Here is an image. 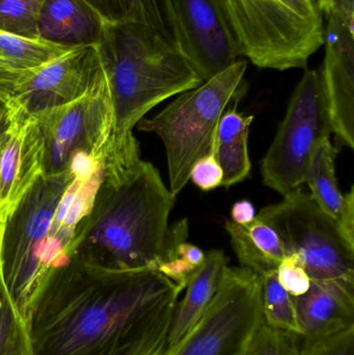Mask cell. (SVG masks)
Returning a JSON list of instances; mask_svg holds the SVG:
<instances>
[{"instance_id": "obj_1", "label": "cell", "mask_w": 354, "mask_h": 355, "mask_svg": "<svg viewBox=\"0 0 354 355\" xmlns=\"http://www.w3.org/2000/svg\"><path fill=\"white\" fill-rule=\"evenodd\" d=\"M182 292L159 271L109 270L71 257L31 311L33 355H162Z\"/></svg>"}, {"instance_id": "obj_2", "label": "cell", "mask_w": 354, "mask_h": 355, "mask_svg": "<svg viewBox=\"0 0 354 355\" xmlns=\"http://www.w3.org/2000/svg\"><path fill=\"white\" fill-rule=\"evenodd\" d=\"M175 202L151 162L104 168L91 211L77 227L70 258L109 270H159L188 237L187 219L168 225Z\"/></svg>"}, {"instance_id": "obj_3", "label": "cell", "mask_w": 354, "mask_h": 355, "mask_svg": "<svg viewBox=\"0 0 354 355\" xmlns=\"http://www.w3.org/2000/svg\"><path fill=\"white\" fill-rule=\"evenodd\" d=\"M96 48L114 108L105 170H123L141 160L133 135L139 121L168 98L204 83L178 46L139 23L105 22Z\"/></svg>"}, {"instance_id": "obj_4", "label": "cell", "mask_w": 354, "mask_h": 355, "mask_svg": "<svg viewBox=\"0 0 354 355\" xmlns=\"http://www.w3.org/2000/svg\"><path fill=\"white\" fill-rule=\"evenodd\" d=\"M74 175H42L0 221V270L10 302L26 321L55 269L50 232L58 202Z\"/></svg>"}, {"instance_id": "obj_5", "label": "cell", "mask_w": 354, "mask_h": 355, "mask_svg": "<svg viewBox=\"0 0 354 355\" xmlns=\"http://www.w3.org/2000/svg\"><path fill=\"white\" fill-rule=\"evenodd\" d=\"M247 62L237 60L200 87L179 94L152 119H141L137 129L156 133L166 147L170 190L180 193L195 162L214 151L218 122L230 103L245 93Z\"/></svg>"}, {"instance_id": "obj_6", "label": "cell", "mask_w": 354, "mask_h": 355, "mask_svg": "<svg viewBox=\"0 0 354 355\" xmlns=\"http://www.w3.org/2000/svg\"><path fill=\"white\" fill-rule=\"evenodd\" d=\"M240 50L262 69L305 68L324 44L317 0H222Z\"/></svg>"}, {"instance_id": "obj_7", "label": "cell", "mask_w": 354, "mask_h": 355, "mask_svg": "<svg viewBox=\"0 0 354 355\" xmlns=\"http://www.w3.org/2000/svg\"><path fill=\"white\" fill-rule=\"evenodd\" d=\"M256 217L276 230L287 254L299 256L312 282L354 288V245L311 193L299 188L280 202L264 207Z\"/></svg>"}, {"instance_id": "obj_8", "label": "cell", "mask_w": 354, "mask_h": 355, "mask_svg": "<svg viewBox=\"0 0 354 355\" xmlns=\"http://www.w3.org/2000/svg\"><path fill=\"white\" fill-rule=\"evenodd\" d=\"M262 277L245 267L224 268L201 320L162 355H242L263 321Z\"/></svg>"}, {"instance_id": "obj_9", "label": "cell", "mask_w": 354, "mask_h": 355, "mask_svg": "<svg viewBox=\"0 0 354 355\" xmlns=\"http://www.w3.org/2000/svg\"><path fill=\"white\" fill-rule=\"evenodd\" d=\"M332 133L319 71H307L293 92L286 116L262 159L264 185L283 196L301 188L316 146Z\"/></svg>"}, {"instance_id": "obj_10", "label": "cell", "mask_w": 354, "mask_h": 355, "mask_svg": "<svg viewBox=\"0 0 354 355\" xmlns=\"http://www.w3.org/2000/svg\"><path fill=\"white\" fill-rule=\"evenodd\" d=\"M35 116L43 139V175L67 172L76 157L105 164L114 128L106 77L76 101Z\"/></svg>"}, {"instance_id": "obj_11", "label": "cell", "mask_w": 354, "mask_h": 355, "mask_svg": "<svg viewBox=\"0 0 354 355\" xmlns=\"http://www.w3.org/2000/svg\"><path fill=\"white\" fill-rule=\"evenodd\" d=\"M181 50L203 83L239 60L240 50L215 0H170Z\"/></svg>"}, {"instance_id": "obj_12", "label": "cell", "mask_w": 354, "mask_h": 355, "mask_svg": "<svg viewBox=\"0 0 354 355\" xmlns=\"http://www.w3.org/2000/svg\"><path fill=\"white\" fill-rule=\"evenodd\" d=\"M104 77L96 46L71 49L27 75L10 101L37 114L76 101Z\"/></svg>"}, {"instance_id": "obj_13", "label": "cell", "mask_w": 354, "mask_h": 355, "mask_svg": "<svg viewBox=\"0 0 354 355\" xmlns=\"http://www.w3.org/2000/svg\"><path fill=\"white\" fill-rule=\"evenodd\" d=\"M43 154L35 114L6 102L0 121V221L43 175Z\"/></svg>"}, {"instance_id": "obj_14", "label": "cell", "mask_w": 354, "mask_h": 355, "mask_svg": "<svg viewBox=\"0 0 354 355\" xmlns=\"http://www.w3.org/2000/svg\"><path fill=\"white\" fill-rule=\"evenodd\" d=\"M301 337L317 339L354 327V288L332 282H312L294 297Z\"/></svg>"}, {"instance_id": "obj_15", "label": "cell", "mask_w": 354, "mask_h": 355, "mask_svg": "<svg viewBox=\"0 0 354 355\" xmlns=\"http://www.w3.org/2000/svg\"><path fill=\"white\" fill-rule=\"evenodd\" d=\"M104 25L85 0H44L37 20L39 41L68 50L96 46Z\"/></svg>"}, {"instance_id": "obj_16", "label": "cell", "mask_w": 354, "mask_h": 355, "mask_svg": "<svg viewBox=\"0 0 354 355\" xmlns=\"http://www.w3.org/2000/svg\"><path fill=\"white\" fill-rule=\"evenodd\" d=\"M228 262L222 250L206 252L205 262L187 283L184 297L177 302L168 331V347L179 343L201 320L218 291Z\"/></svg>"}, {"instance_id": "obj_17", "label": "cell", "mask_w": 354, "mask_h": 355, "mask_svg": "<svg viewBox=\"0 0 354 355\" xmlns=\"http://www.w3.org/2000/svg\"><path fill=\"white\" fill-rule=\"evenodd\" d=\"M224 227L241 267L261 277L276 271L288 256L276 230L257 217L245 227L227 220Z\"/></svg>"}, {"instance_id": "obj_18", "label": "cell", "mask_w": 354, "mask_h": 355, "mask_svg": "<svg viewBox=\"0 0 354 355\" xmlns=\"http://www.w3.org/2000/svg\"><path fill=\"white\" fill-rule=\"evenodd\" d=\"M253 120V116L237 112L235 105L224 112L218 122L214 153L224 173V187L240 183L251 172L247 141Z\"/></svg>"}, {"instance_id": "obj_19", "label": "cell", "mask_w": 354, "mask_h": 355, "mask_svg": "<svg viewBox=\"0 0 354 355\" xmlns=\"http://www.w3.org/2000/svg\"><path fill=\"white\" fill-rule=\"evenodd\" d=\"M104 22L139 23L180 48V37L170 0H85Z\"/></svg>"}, {"instance_id": "obj_20", "label": "cell", "mask_w": 354, "mask_h": 355, "mask_svg": "<svg viewBox=\"0 0 354 355\" xmlns=\"http://www.w3.org/2000/svg\"><path fill=\"white\" fill-rule=\"evenodd\" d=\"M338 153V149L330 143V137L321 139L314 150L306 176V183L314 200L336 219L344 202V196L339 188L336 177L335 162Z\"/></svg>"}, {"instance_id": "obj_21", "label": "cell", "mask_w": 354, "mask_h": 355, "mask_svg": "<svg viewBox=\"0 0 354 355\" xmlns=\"http://www.w3.org/2000/svg\"><path fill=\"white\" fill-rule=\"evenodd\" d=\"M0 50L16 70L24 73L39 70L69 51L39 40L24 39L2 33H0Z\"/></svg>"}, {"instance_id": "obj_22", "label": "cell", "mask_w": 354, "mask_h": 355, "mask_svg": "<svg viewBox=\"0 0 354 355\" xmlns=\"http://www.w3.org/2000/svg\"><path fill=\"white\" fill-rule=\"evenodd\" d=\"M263 321L268 327L301 335L294 297L281 285L276 270L262 277Z\"/></svg>"}, {"instance_id": "obj_23", "label": "cell", "mask_w": 354, "mask_h": 355, "mask_svg": "<svg viewBox=\"0 0 354 355\" xmlns=\"http://www.w3.org/2000/svg\"><path fill=\"white\" fill-rule=\"evenodd\" d=\"M0 355H33L29 327L0 283Z\"/></svg>"}, {"instance_id": "obj_24", "label": "cell", "mask_w": 354, "mask_h": 355, "mask_svg": "<svg viewBox=\"0 0 354 355\" xmlns=\"http://www.w3.org/2000/svg\"><path fill=\"white\" fill-rule=\"evenodd\" d=\"M44 0H0V33L39 40L37 20Z\"/></svg>"}, {"instance_id": "obj_25", "label": "cell", "mask_w": 354, "mask_h": 355, "mask_svg": "<svg viewBox=\"0 0 354 355\" xmlns=\"http://www.w3.org/2000/svg\"><path fill=\"white\" fill-rule=\"evenodd\" d=\"M303 337L262 323L242 355H303Z\"/></svg>"}, {"instance_id": "obj_26", "label": "cell", "mask_w": 354, "mask_h": 355, "mask_svg": "<svg viewBox=\"0 0 354 355\" xmlns=\"http://www.w3.org/2000/svg\"><path fill=\"white\" fill-rule=\"evenodd\" d=\"M206 252L199 246L184 241L175 248L168 262L159 267V272L184 291L191 277L201 268Z\"/></svg>"}, {"instance_id": "obj_27", "label": "cell", "mask_w": 354, "mask_h": 355, "mask_svg": "<svg viewBox=\"0 0 354 355\" xmlns=\"http://www.w3.org/2000/svg\"><path fill=\"white\" fill-rule=\"evenodd\" d=\"M301 354L354 355V327L317 339L303 337Z\"/></svg>"}, {"instance_id": "obj_28", "label": "cell", "mask_w": 354, "mask_h": 355, "mask_svg": "<svg viewBox=\"0 0 354 355\" xmlns=\"http://www.w3.org/2000/svg\"><path fill=\"white\" fill-rule=\"evenodd\" d=\"M278 282L293 297L305 294L311 287V279L297 254H288L276 269Z\"/></svg>"}, {"instance_id": "obj_29", "label": "cell", "mask_w": 354, "mask_h": 355, "mask_svg": "<svg viewBox=\"0 0 354 355\" xmlns=\"http://www.w3.org/2000/svg\"><path fill=\"white\" fill-rule=\"evenodd\" d=\"M224 173L216 160L215 153L211 152L195 162L191 168V179L195 185L204 191H210L222 185Z\"/></svg>"}, {"instance_id": "obj_30", "label": "cell", "mask_w": 354, "mask_h": 355, "mask_svg": "<svg viewBox=\"0 0 354 355\" xmlns=\"http://www.w3.org/2000/svg\"><path fill=\"white\" fill-rule=\"evenodd\" d=\"M30 73L20 72V71L16 70L6 60L0 50V100H2L4 103L10 101L16 92L17 87Z\"/></svg>"}, {"instance_id": "obj_31", "label": "cell", "mask_w": 354, "mask_h": 355, "mask_svg": "<svg viewBox=\"0 0 354 355\" xmlns=\"http://www.w3.org/2000/svg\"><path fill=\"white\" fill-rule=\"evenodd\" d=\"M339 227L345 239L354 245V187L351 186V190L344 196L342 210L339 214Z\"/></svg>"}, {"instance_id": "obj_32", "label": "cell", "mask_w": 354, "mask_h": 355, "mask_svg": "<svg viewBox=\"0 0 354 355\" xmlns=\"http://www.w3.org/2000/svg\"><path fill=\"white\" fill-rule=\"evenodd\" d=\"M256 216L257 214H256L255 207H254L253 202L247 200H238L235 202L234 206L232 207V211H231V218H232L231 221L236 225H243V227L253 223Z\"/></svg>"}, {"instance_id": "obj_33", "label": "cell", "mask_w": 354, "mask_h": 355, "mask_svg": "<svg viewBox=\"0 0 354 355\" xmlns=\"http://www.w3.org/2000/svg\"><path fill=\"white\" fill-rule=\"evenodd\" d=\"M4 112H6V103L0 100V121H1L2 116H3Z\"/></svg>"}, {"instance_id": "obj_34", "label": "cell", "mask_w": 354, "mask_h": 355, "mask_svg": "<svg viewBox=\"0 0 354 355\" xmlns=\"http://www.w3.org/2000/svg\"><path fill=\"white\" fill-rule=\"evenodd\" d=\"M215 1L218 2V3L220 4V6H222V10H224V8H222V0H215Z\"/></svg>"}, {"instance_id": "obj_35", "label": "cell", "mask_w": 354, "mask_h": 355, "mask_svg": "<svg viewBox=\"0 0 354 355\" xmlns=\"http://www.w3.org/2000/svg\"><path fill=\"white\" fill-rule=\"evenodd\" d=\"M2 282L1 270H0V283Z\"/></svg>"}, {"instance_id": "obj_36", "label": "cell", "mask_w": 354, "mask_h": 355, "mask_svg": "<svg viewBox=\"0 0 354 355\" xmlns=\"http://www.w3.org/2000/svg\"><path fill=\"white\" fill-rule=\"evenodd\" d=\"M1 101H2V100H1Z\"/></svg>"}]
</instances>
